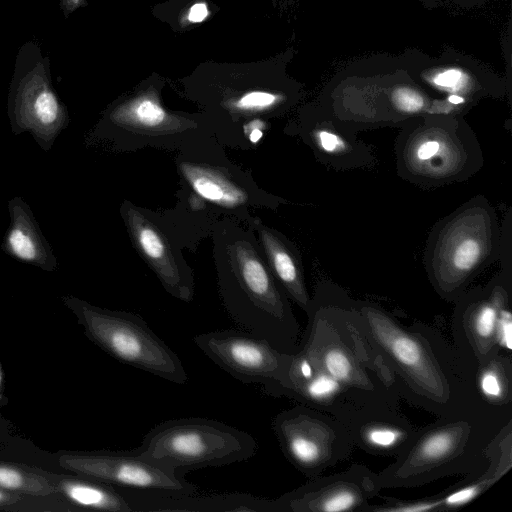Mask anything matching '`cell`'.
<instances>
[{
	"instance_id": "cell-1",
	"label": "cell",
	"mask_w": 512,
	"mask_h": 512,
	"mask_svg": "<svg viewBox=\"0 0 512 512\" xmlns=\"http://www.w3.org/2000/svg\"><path fill=\"white\" fill-rule=\"evenodd\" d=\"M210 238L219 297L232 321L277 349L293 353L299 326L253 229L226 218L215 224Z\"/></svg>"
},
{
	"instance_id": "cell-2",
	"label": "cell",
	"mask_w": 512,
	"mask_h": 512,
	"mask_svg": "<svg viewBox=\"0 0 512 512\" xmlns=\"http://www.w3.org/2000/svg\"><path fill=\"white\" fill-rule=\"evenodd\" d=\"M502 228L483 196L462 204L433 227L423 261L431 283L456 295L500 255Z\"/></svg>"
},
{
	"instance_id": "cell-3",
	"label": "cell",
	"mask_w": 512,
	"mask_h": 512,
	"mask_svg": "<svg viewBox=\"0 0 512 512\" xmlns=\"http://www.w3.org/2000/svg\"><path fill=\"white\" fill-rule=\"evenodd\" d=\"M176 152L179 187L220 220L233 219L248 225L257 212L276 211L286 203L261 188L250 171L234 163L214 136L195 140Z\"/></svg>"
},
{
	"instance_id": "cell-4",
	"label": "cell",
	"mask_w": 512,
	"mask_h": 512,
	"mask_svg": "<svg viewBox=\"0 0 512 512\" xmlns=\"http://www.w3.org/2000/svg\"><path fill=\"white\" fill-rule=\"evenodd\" d=\"M409 122L396 141L399 175L421 187L465 181L483 164L471 128L455 115H427Z\"/></svg>"
},
{
	"instance_id": "cell-5",
	"label": "cell",
	"mask_w": 512,
	"mask_h": 512,
	"mask_svg": "<svg viewBox=\"0 0 512 512\" xmlns=\"http://www.w3.org/2000/svg\"><path fill=\"white\" fill-rule=\"evenodd\" d=\"M257 449V442L245 431L213 419L186 417L159 423L133 451L142 459L179 474V470L242 462L253 457Z\"/></svg>"
},
{
	"instance_id": "cell-6",
	"label": "cell",
	"mask_w": 512,
	"mask_h": 512,
	"mask_svg": "<svg viewBox=\"0 0 512 512\" xmlns=\"http://www.w3.org/2000/svg\"><path fill=\"white\" fill-rule=\"evenodd\" d=\"M209 136L214 131L206 116L169 112L154 93H144L108 109L87 133L85 143L116 153L147 148L178 151Z\"/></svg>"
},
{
	"instance_id": "cell-7",
	"label": "cell",
	"mask_w": 512,
	"mask_h": 512,
	"mask_svg": "<svg viewBox=\"0 0 512 512\" xmlns=\"http://www.w3.org/2000/svg\"><path fill=\"white\" fill-rule=\"evenodd\" d=\"M62 302L86 337L115 360L175 384L187 382L180 358L138 314L102 308L72 295L63 296Z\"/></svg>"
},
{
	"instance_id": "cell-8",
	"label": "cell",
	"mask_w": 512,
	"mask_h": 512,
	"mask_svg": "<svg viewBox=\"0 0 512 512\" xmlns=\"http://www.w3.org/2000/svg\"><path fill=\"white\" fill-rule=\"evenodd\" d=\"M119 214L133 248L172 297L189 303L195 295L194 273L182 243L162 211L125 199Z\"/></svg>"
},
{
	"instance_id": "cell-9",
	"label": "cell",
	"mask_w": 512,
	"mask_h": 512,
	"mask_svg": "<svg viewBox=\"0 0 512 512\" xmlns=\"http://www.w3.org/2000/svg\"><path fill=\"white\" fill-rule=\"evenodd\" d=\"M55 461L65 471L117 489L197 493V487L179 474L142 459L134 451H59Z\"/></svg>"
},
{
	"instance_id": "cell-10",
	"label": "cell",
	"mask_w": 512,
	"mask_h": 512,
	"mask_svg": "<svg viewBox=\"0 0 512 512\" xmlns=\"http://www.w3.org/2000/svg\"><path fill=\"white\" fill-rule=\"evenodd\" d=\"M193 341L233 378L245 384H259L267 394L283 379L291 356L265 339L238 329L198 334Z\"/></svg>"
},
{
	"instance_id": "cell-11",
	"label": "cell",
	"mask_w": 512,
	"mask_h": 512,
	"mask_svg": "<svg viewBox=\"0 0 512 512\" xmlns=\"http://www.w3.org/2000/svg\"><path fill=\"white\" fill-rule=\"evenodd\" d=\"M8 116L13 134L29 133L46 152L68 127V110L55 93L44 63L38 62L13 88Z\"/></svg>"
},
{
	"instance_id": "cell-12",
	"label": "cell",
	"mask_w": 512,
	"mask_h": 512,
	"mask_svg": "<svg viewBox=\"0 0 512 512\" xmlns=\"http://www.w3.org/2000/svg\"><path fill=\"white\" fill-rule=\"evenodd\" d=\"M120 490L133 512H282L279 499L271 500L245 493L200 496L197 493Z\"/></svg>"
},
{
	"instance_id": "cell-13",
	"label": "cell",
	"mask_w": 512,
	"mask_h": 512,
	"mask_svg": "<svg viewBox=\"0 0 512 512\" xmlns=\"http://www.w3.org/2000/svg\"><path fill=\"white\" fill-rule=\"evenodd\" d=\"M256 236L265 260L289 300L306 312L311 306L300 253L280 231L266 225L259 216L248 224Z\"/></svg>"
},
{
	"instance_id": "cell-14",
	"label": "cell",
	"mask_w": 512,
	"mask_h": 512,
	"mask_svg": "<svg viewBox=\"0 0 512 512\" xmlns=\"http://www.w3.org/2000/svg\"><path fill=\"white\" fill-rule=\"evenodd\" d=\"M9 226L4 234L2 250L23 263L47 272L58 269V258L41 231L31 207L20 196L8 201Z\"/></svg>"
},
{
	"instance_id": "cell-15",
	"label": "cell",
	"mask_w": 512,
	"mask_h": 512,
	"mask_svg": "<svg viewBox=\"0 0 512 512\" xmlns=\"http://www.w3.org/2000/svg\"><path fill=\"white\" fill-rule=\"evenodd\" d=\"M272 428L284 455L299 470L313 472L321 464V429L308 410L297 407L282 411L273 419Z\"/></svg>"
},
{
	"instance_id": "cell-16",
	"label": "cell",
	"mask_w": 512,
	"mask_h": 512,
	"mask_svg": "<svg viewBox=\"0 0 512 512\" xmlns=\"http://www.w3.org/2000/svg\"><path fill=\"white\" fill-rule=\"evenodd\" d=\"M52 479L59 497L79 510L133 512L117 488L74 473H54Z\"/></svg>"
},
{
	"instance_id": "cell-17",
	"label": "cell",
	"mask_w": 512,
	"mask_h": 512,
	"mask_svg": "<svg viewBox=\"0 0 512 512\" xmlns=\"http://www.w3.org/2000/svg\"><path fill=\"white\" fill-rule=\"evenodd\" d=\"M332 125L310 124L300 122L294 126H288L284 132L291 135H298L308 144L315 154L333 166L349 167L359 164L366 157L364 148L357 144L354 139L345 137L344 130Z\"/></svg>"
},
{
	"instance_id": "cell-18",
	"label": "cell",
	"mask_w": 512,
	"mask_h": 512,
	"mask_svg": "<svg viewBox=\"0 0 512 512\" xmlns=\"http://www.w3.org/2000/svg\"><path fill=\"white\" fill-rule=\"evenodd\" d=\"M0 488L30 496H58L51 471L3 458H0Z\"/></svg>"
},
{
	"instance_id": "cell-19",
	"label": "cell",
	"mask_w": 512,
	"mask_h": 512,
	"mask_svg": "<svg viewBox=\"0 0 512 512\" xmlns=\"http://www.w3.org/2000/svg\"><path fill=\"white\" fill-rule=\"evenodd\" d=\"M393 109L402 116L455 115L457 106L446 100L432 103L421 91L407 85L396 86L390 93Z\"/></svg>"
},
{
	"instance_id": "cell-20",
	"label": "cell",
	"mask_w": 512,
	"mask_h": 512,
	"mask_svg": "<svg viewBox=\"0 0 512 512\" xmlns=\"http://www.w3.org/2000/svg\"><path fill=\"white\" fill-rule=\"evenodd\" d=\"M0 511L71 512L77 509L59 496H30L0 488Z\"/></svg>"
},
{
	"instance_id": "cell-21",
	"label": "cell",
	"mask_w": 512,
	"mask_h": 512,
	"mask_svg": "<svg viewBox=\"0 0 512 512\" xmlns=\"http://www.w3.org/2000/svg\"><path fill=\"white\" fill-rule=\"evenodd\" d=\"M382 341L388 351L404 367L415 370L425 365V357L419 345L410 337L399 332H381Z\"/></svg>"
},
{
	"instance_id": "cell-22",
	"label": "cell",
	"mask_w": 512,
	"mask_h": 512,
	"mask_svg": "<svg viewBox=\"0 0 512 512\" xmlns=\"http://www.w3.org/2000/svg\"><path fill=\"white\" fill-rule=\"evenodd\" d=\"M425 79L435 89L450 95L463 97L471 93L474 88L472 77L462 69L455 67L429 72L425 75Z\"/></svg>"
},
{
	"instance_id": "cell-23",
	"label": "cell",
	"mask_w": 512,
	"mask_h": 512,
	"mask_svg": "<svg viewBox=\"0 0 512 512\" xmlns=\"http://www.w3.org/2000/svg\"><path fill=\"white\" fill-rule=\"evenodd\" d=\"M323 367L328 375L338 382L351 377L353 366L348 356L339 349L328 350L322 358Z\"/></svg>"
},
{
	"instance_id": "cell-24",
	"label": "cell",
	"mask_w": 512,
	"mask_h": 512,
	"mask_svg": "<svg viewBox=\"0 0 512 512\" xmlns=\"http://www.w3.org/2000/svg\"><path fill=\"white\" fill-rule=\"evenodd\" d=\"M451 436L447 432H438L430 436L422 445L421 454L427 459H436L451 449Z\"/></svg>"
},
{
	"instance_id": "cell-25",
	"label": "cell",
	"mask_w": 512,
	"mask_h": 512,
	"mask_svg": "<svg viewBox=\"0 0 512 512\" xmlns=\"http://www.w3.org/2000/svg\"><path fill=\"white\" fill-rule=\"evenodd\" d=\"M400 438L398 431L388 427H376L368 431L367 439L377 448H392Z\"/></svg>"
},
{
	"instance_id": "cell-26",
	"label": "cell",
	"mask_w": 512,
	"mask_h": 512,
	"mask_svg": "<svg viewBox=\"0 0 512 512\" xmlns=\"http://www.w3.org/2000/svg\"><path fill=\"white\" fill-rule=\"evenodd\" d=\"M496 336L500 345L507 350L512 349V316L508 309L501 308L499 312Z\"/></svg>"
},
{
	"instance_id": "cell-27",
	"label": "cell",
	"mask_w": 512,
	"mask_h": 512,
	"mask_svg": "<svg viewBox=\"0 0 512 512\" xmlns=\"http://www.w3.org/2000/svg\"><path fill=\"white\" fill-rule=\"evenodd\" d=\"M481 391L489 398H499L503 393V385L499 375L493 370L485 371L480 378Z\"/></svg>"
},
{
	"instance_id": "cell-28",
	"label": "cell",
	"mask_w": 512,
	"mask_h": 512,
	"mask_svg": "<svg viewBox=\"0 0 512 512\" xmlns=\"http://www.w3.org/2000/svg\"><path fill=\"white\" fill-rule=\"evenodd\" d=\"M478 488L474 486L466 487L460 490H457L450 494L445 502L449 506H459L469 502L476 494Z\"/></svg>"
},
{
	"instance_id": "cell-29",
	"label": "cell",
	"mask_w": 512,
	"mask_h": 512,
	"mask_svg": "<svg viewBox=\"0 0 512 512\" xmlns=\"http://www.w3.org/2000/svg\"><path fill=\"white\" fill-rule=\"evenodd\" d=\"M208 15V9L205 3L194 4L188 14L189 21L193 23L203 21Z\"/></svg>"
},
{
	"instance_id": "cell-30",
	"label": "cell",
	"mask_w": 512,
	"mask_h": 512,
	"mask_svg": "<svg viewBox=\"0 0 512 512\" xmlns=\"http://www.w3.org/2000/svg\"><path fill=\"white\" fill-rule=\"evenodd\" d=\"M84 0H61L60 6L65 17L77 9Z\"/></svg>"
},
{
	"instance_id": "cell-31",
	"label": "cell",
	"mask_w": 512,
	"mask_h": 512,
	"mask_svg": "<svg viewBox=\"0 0 512 512\" xmlns=\"http://www.w3.org/2000/svg\"><path fill=\"white\" fill-rule=\"evenodd\" d=\"M3 368L0 361V408L8 404V398L3 393Z\"/></svg>"
},
{
	"instance_id": "cell-32",
	"label": "cell",
	"mask_w": 512,
	"mask_h": 512,
	"mask_svg": "<svg viewBox=\"0 0 512 512\" xmlns=\"http://www.w3.org/2000/svg\"><path fill=\"white\" fill-rule=\"evenodd\" d=\"M1 424V423H0Z\"/></svg>"
}]
</instances>
